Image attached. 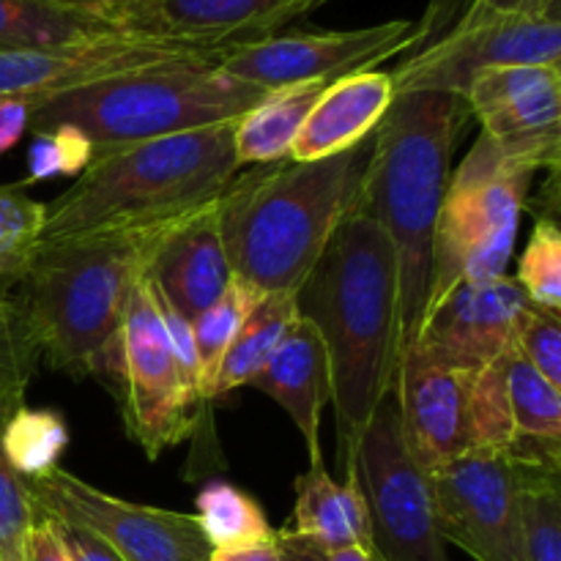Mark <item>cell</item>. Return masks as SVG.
<instances>
[{"label":"cell","instance_id":"1","mask_svg":"<svg viewBox=\"0 0 561 561\" xmlns=\"http://www.w3.org/2000/svg\"><path fill=\"white\" fill-rule=\"evenodd\" d=\"M332 367L340 466L356 474L359 438L398 367V263L381 225L359 206L337 225L296 290Z\"/></svg>","mask_w":561,"mask_h":561},{"label":"cell","instance_id":"2","mask_svg":"<svg viewBox=\"0 0 561 561\" xmlns=\"http://www.w3.org/2000/svg\"><path fill=\"white\" fill-rule=\"evenodd\" d=\"M376 131L316 162L279 159L236 173L217 201L233 277L263 294H296L337 225L359 206Z\"/></svg>","mask_w":561,"mask_h":561},{"label":"cell","instance_id":"3","mask_svg":"<svg viewBox=\"0 0 561 561\" xmlns=\"http://www.w3.org/2000/svg\"><path fill=\"white\" fill-rule=\"evenodd\" d=\"M458 93H394L376 129L359 208L392 241L398 263V356L416 343L431 294L433 233L449 184L455 142L469 118Z\"/></svg>","mask_w":561,"mask_h":561},{"label":"cell","instance_id":"4","mask_svg":"<svg viewBox=\"0 0 561 561\" xmlns=\"http://www.w3.org/2000/svg\"><path fill=\"white\" fill-rule=\"evenodd\" d=\"M181 219L38 244L16 279L22 290L16 305L38 359L77 378L96 373L118 332L131 288Z\"/></svg>","mask_w":561,"mask_h":561},{"label":"cell","instance_id":"5","mask_svg":"<svg viewBox=\"0 0 561 561\" xmlns=\"http://www.w3.org/2000/svg\"><path fill=\"white\" fill-rule=\"evenodd\" d=\"M241 173L233 124L208 126L159 140L93 148L75 184L44 203L38 244L99 230L181 219L219 201Z\"/></svg>","mask_w":561,"mask_h":561},{"label":"cell","instance_id":"6","mask_svg":"<svg viewBox=\"0 0 561 561\" xmlns=\"http://www.w3.org/2000/svg\"><path fill=\"white\" fill-rule=\"evenodd\" d=\"M268 93L266 88L225 75L219 58L179 60L42 99L31 104L27 129L44 131L69 124L93 148L129 146L236 124Z\"/></svg>","mask_w":561,"mask_h":561},{"label":"cell","instance_id":"7","mask_svg":"<svg viewBox=\"0 0 561 561\" xmlns=\"http://www.w3.org/2000/svg\"><path fill=\"white\" fill-rule=\"evenodd\" d=\"M535 173L480 131L444 192L433 233L427 310L460 283H491L507 274Z\"/></svg>","mask_w":561,"mask_h":561},{"label":"cell","instance_id":"8","mask_svg":"<svg viewBox=\"0 0 561 561\" xmlns=\"http://www.w3.org/2000/svg\"><path fill=\"white\" fill-rule=\"evenodd\" d=\"M96 373L113 378L126 436L148 460H157L195 433L203 394L175 362L146 274L131 288L118 332L99 359Z\"/></svg>","mask_w":561,"mask_h":561},{"label":"cell","instance_id":"9","mask_svg":"<svg viewBox=\"0 0 561 561\" xmlns=\"http://www.w3.org/2000/svg\"><path fill=\"white\" fill-rule=\"evenodd\" d=\"M356 474L370 507L376 561H449L431 477L405 444L394 378L359 438Z\"/></svg>","mask_w":561,"mask_h":561},{"label":"cell","instance_id":"10","mask_svg":"<svg viewBox=\"0 0 561 561\" xmlns=\"http://www.w3.org/2000/svg\"><path fill=\"white\" fill-rule=\"evenodd\" d=\"M38 515L75 524L107 542L124 561H208V546L195 515L126 502L66 469L25 480Z\"/></svg>","mask_w":561,"mask_h":561},{"label":"cell","instance_id":"11","mask_svg":"<svg viewBox=\"0 0 561 561\" xmlns=\"http://www.w3.org/2000/svg\"><path fill=\"white\" fill-rule=\"evenodd\" d=\"M561 11L463 16L455 31L389 71L394 93L444 91L466 96L480 71L496 66H559Z\"/></svg>","mask_w":561,"mask_h":561},{"label":"cell","instance_id":"12","mask_svg":"<svg viewBox=\"0 0 561 561\" xmlns=\"http://www.w3.org/2000/svg\"><path fill=\"white\" fill-rule=\"evenodd\" d=\"M427 477L444 542L477 561H524L520 474L507 453L466 449Z\"/></svg>","mask_w":561,"mask_h":561},{"label":"cell","instance_id":"13","mask_svg":"<svg viewBox=\"0 0 561 561\" xmlns=\"http://www.w3.org/2000/svg\"><path fill=\"white\" fill-rule=\"evenodd\" d=\"M427 38V25L409 20L354 27V31L290 33L266 36L241 44L219 58V69L250 85L266 91L301 85V82H332L345 75L373 69Z\"/></svg>","mask_w":561,"mask_h":561},{"label":"cell","instance_id":"14","mask_svg":"<svg viewBox=\"0 0 561 561\" xmlns=\"http://www.w3.org/2000/svg\"><path fill=\"white\" fill-rule=\"evenodd\" d=\"M219 49L201 47L179 38L137 36H99L88 42L58 44L36 49H0V99H25L36 104L58 93L77 91L93 82L157 66L179 64L195 58H222Z\"/></svg>","mask_w":561,"mask_h":561},{"label":"cell","instance_id":"15","mask_svg":"<svg viewBox=\"0 0 561 561\" xmlns=\"http://www.w3.org/2000/svg\"><path fill=\"white\" fill-rule=\"evenodd\" d=\"M469 113L510 157L559 173L561 66H496L471 80Z\"/></svg>","mask_w":561,"mask_h":561},{"label":"cell","instance_id":"16","mask_svg":"<svg viewBox=\"0 0 561 561\" xmlns=\"http://www.w3.org/2000/svg\"><path fill=\"white\" fill-rule=\"evenodd\" d=\"M477 373L442 362L420 345L398 356L394 389L400 422L411 455L425 471L471 449L469 400Z\"/></svg>","mask_w":561,"mask_h":561},{"label":"cell","instance_id":"17","mask_svg":"<svg viewBox=\"0 0 561 561\" xmlns=\"http://www.w3.org/2000/svg\"><path fill=\"white\" fill-rule=\"evenodd\" d=\"M529 299L507 274L491 283H460L422 321L414 345L449 365L482 370L510 354Z\"/></svg>","mask_w":561,"mask_h":561},{"label":"cell","instance_id":"18","mask_svg":"<svg viewBox=\"0 0 561 561\" xmlns=\"http://www.w3.org/2000/svg\"><path fill=\"white\" fill-rule=\"evenodd\" d=\"M307 11L305 0H153L137 11L135 25L146 36L179 38L228 53L274 36V31Z\"/></svg>","mask_w":561,"mask_h":561},{"label":"cell","instance_id":"19","mask_svg":"<svg viewBox=\"0 0 561 561\" xmlns=\"http://www.w3.org/2000/svg\"><path fill=\"white\" fill-rule=\"evenodd\" d=\"M146 277L190 323L222 296L233 272L219 230L217 201L184 217L164 236L148 263Z\"/></svg>","mask_w":561,"mask_h":561},{"label":"cell","instance_id":"20","mask_svg":"<svg viewBox=\"0 0 561 561\" xmlns=\"http://www.w3.org/2000/svg\"><path fill=\"white\" fill-rule=\"evenodd\" d=\"M250 387L283 405L305 438L310 466L323 463L321 411L332 400V367L327 345L310 321L299 318Z\"/></svg>","mask_w":561,"mask_h":561},{"label":"cell","instance_id":"21","mask_svg":"<svg viewBox=\"0 0 561 561\" xmlns=\"http://www.w3.org/2000/svg\"><path fill=\"white\" fill-rule=\"evenodd\" d=\"M394 82L389 71H356L332 80L312 104L294 142L290 159L316 162L365 142L392 107Z\"/></svg>","mask_w":561,"mask_h":561},{"label":"cell","instance_id":"22","mask_svg":"<svg viewBox=\"0 0 561 561\" xmlns=\"http://www.w3.org/2000/svg\"><path fill=\"white\" fill-rule=\"evenodd\" d=\"M285 531L323 553L351 546L376 553L370 507L359 477L337 482L323 463L296 477L294 518Z\"/></svg>","mask_w":561,"mask_h":561},{"label":"cell","instance_id":"23","mask_svg":"<svg viewBox=\"0 0 561 561\" xmlns=\"http://www.w3.org/2000/svg\"><path fill=\"white\" fill-rule=\"evenodd\" d=\"M510 411L515 438L507 455L513 463L561 471V389L548 383L526 359L510 351Z\"/></svg>","mask_w":561,"mask_h":561},{"label":"cell","instance_id":"24","mask_svg":"<svg viewBox=\"0 0 561 561\" xmlns=\"http://www.w3.org/2000/svg\"><path fill=\"white\" fill-rule=\"evenodd\" d=\"M118 33L135 31L107 11L66 0H0V49L58 47Z\"/></svg>","mask_w":561,"mask_h":561},{"label":"cell","instance_id":"25","mask_svg":"<svg viewBox=\"0 0 561 561\" xmlns=\"http://www.w3.org/2000/svg\"><path fill=\"white\" fill-rule=\"evenodd\" d=\"M327 85L329 82H301V85L277 88L250 113L241 115L233 124V148L239 168L288 159L312 104L318 102Z\"/></svg>","mask_w":561,"mask_h":561},{"label":"cell","instance_id":"26","mask_svg":"<svg viewBox=\"0 0 561 561\" xmlns=\"http://www.w3.org/2000/svg\"><path fill=\"white\" fill-rule=\"evenodd\" d=\"M299 318L296 294H263V299L257 301L241 332L230 343L228 354H225L222 365L217 370V378H214L208 400L225 398L233 389L247 387Z\"/></svg>","mask_w":561,"mask_h":561},{"label":"cell","instance_id":"27","mask_svg":"<svg viewBox=\"0 0 561 561\" xmlns=\"http://www.w3.org/2000/svg\"><path fill=\"white\" fill-rule=\"evenodd\" d=\"M195 518L211 548L252 546L274 537L261 504L228 480H208L203 485Z\"/></svg>","mask_w":561,"mask_h":561},{"label":"cell","instance_id":"28","mask_svg":"<svg viewBox=\"0 0 561 561\" xmlns=\"http://www.w3.org/2000/svg\"><path fill=\"white\" fill-rule=\"evenodd\" d=\"M69 447L66 420L53 409H27L25 403L9 416L0 436V449L22 480H36L58 469L60 455Z\"/></svg>","mask_w":561,"mask_h":561},{"label":"cell","instance_id":"29","mask_svg":"<svg viewBox=\"0 0 561 561\" xmlns=\"http://www.w3.org/2000/svg\"><path fill=\"white\" fill-rule=\"evenodd\" d=\"M261 299L263 290L244 283V279L233 277L228 288L222 290V296L192 321L197 359H201L203 398L206 400L211 394L214 378H217V370L222 365L225 354H228L230 343H233L236 334L241 332V327H244V321L250 318V312L255 310Z\"/></svg>","mask_w":561,"mask_h":561},{"label":"cell","instance_id":"30","mask_svg":"<svg viewBox=\"0 0 561 561\" xmlns=\"http://www.w3.org/2000/svg\"><path fill=\"white\" fill-rule=\"evenodd\" d=\"M518 474L524 561H561V471L518 466Z\"/></svg>","mask_w":561,"mask_h":561},{"label":"cell","instance_id":"31","mask_svg":"<svg viewBox=\"0 0 561 561\" xmlns=\"http://www.w3.org/2000/svg\"><path fill=\"white\" fill-rule=\"evenodd\" d=\"M507 365L510 354H504L477 373L469 400L471 449H499V453H507L510 444H513L515 425L513 411H510Z\"/></svg>","mask_w":561,"mask_h":561},{"label":"cell","instance_id":"32","mask_svg":"<svg viewBox=\"0 0 561 561\" xmlns=\"http://www.w3.org/2000/svg\"><path fill=\"white\" fill-rule=\"evenodd\" d=\"M25 398L20 394L0 392V436ZM38 520V510L33 504L27 482L16 474L3 458L0 449V561H27V537Z\"/></svg>","mask_w":561,"mask_h":561},{"label":"cell","instance_id":"33","mask_svg":"<svg viewBox=\"0 0 561 561\" xmlns=\"http://www.w3.org/2000/svg\"><path fill=\"white\" fill-rule=\"evenodd\" d=\"M44 203L25 184H0V283L20 279L42 241Z\"/></svg>","mask_w":561,"mask_h":561},{"label":"cell","instance_id":"34","mask_svg":"<svg viewBox=\"0 0 561 561\" xmlns=\"http://www.w3.org/2000/svg\"><path fill=\"white\" fill-rule=\"evenodd\" d=\"M515 283L529 305L548 312L561 310V230L553 217H537L529 244L520 252Z\"/></svg>","mask_w":561,"mask_h":561},{"label":"cell","instance_id":"35","mask_svg":"<svg viewBox=\"0 0 561 561\" xmlns=\"http://www.w3.org/2000/svg\"><path fill=\"white\" fill-rule=\"evenodd\" d=\"M93 142L69 124L33 131L27 148V184L55 179V175H80L91 164Z\"/></svg>","mask_w":561,"mask_h":561},{"label":"cell","instance_id":"36","mask_svg":"<svg viewBox=\"0 0 561 561\" xmlns=\"http://www.w3.org/2000/svg\"><path fill=\"white\" fill-rule=\"evenodd\" d=\"M36 362L38 351L27 332L20 305L0 296V392L25 398L27 383L36 373Z\"/></svg>","mask_w":561,"mask_h":561},{"label":"cell","instance_id":"37","mask_svg":"<svg viewBox=\"0 0 561 561\" xmlns=\"http://www.w3.org/2000/svg\"><path fill=\"white\" fill-rule=\"evenodd\" d=\"M515 354L529 362L548 383L561 389V318L529 305L515 334Z\"/></svg>","mask_w":561,"mask_h":561},{"label":"cell","instance_id":"38","mask_svg":"<svg viewBox=\"0 0 561 561\" xmlns=\"http://www.w3.org/2000/svg\"><path fill=\"white\" fill-rule=\"evenodd\" d=\"M55 526H58L60 537H64V546L71 561H124L107 542L99 540L96 535H91L82 526L64 524V520H55Z\"/></svg>","mask_w":561,"mask_h":561},{"label":"cell","instance_id":"39","mask_svg":"<svg viewBox=\"0 0 561 561\" xmlns=\"http://www.w3.org/2000/svg\"><path fill=\"white\" fill-rule=\"evenodd\" d=\"M27 561H71L58 526L47 515H38L36 526L31 529V537H27Z\"/></svg>","mask_w":561,"mask_h":561},{"label":"cell","instance_id":"40","mask_svg":"<svg viewBox=\"0 0 561 561\" xmlns=\"http://www.w3.org/2000/svg\"><path fill=\"white\" fill-rule=\"evenodd\" d=\"M31 126V104L25 99H0V157L22 140Z\"/></svg>","mask_w":561,"mask_h":561},{"label":"cell","instance_id":"41","mask_svg":"<svg viewBox=\"0 0 561 561\" xmlns=\"http://www.w3.org/2000/svg\"><path fill=\"white\" fill-rule=\"evenodd\" d=\"M561 9V0H474L466 16H496V14H542Z\"/></svg>","mask_w":561,"mask_h":561},{"label":"cell","instance_id":"42","mask_svg":"<svg viewBox=\"0 0 561 561\" xmlns=\"http://www.w3.org/2000/svg\"><path fill=\"white\" fill-rule=\"evenodd\" d=\"M208 561H285L283 548H279L277 537L263 542H252V546L239 548H214Z\"/></svg>","mask_w":561,"mask_h":561},{"label":"cell","instance_id":"43","mask_svg":"<svg viewBox=\"0 0 561 561\" xmlns=\"http://www.w3.org/2000/svg\"><path fill=\"white\" fill-rule=\"evenodd\" d=\"M66 3L85 5V9H96V11H107V14L118 16L126 27H131V31H135V25H131V16H129V0H66Z\"/></svg>","mask_w":561,"mask_h":561},{"label":"cell","instance_id":"44","mask_svg":"<svg viewBox=\"0 0 561 561\" xmlns=\"http://www.w3.org/2000/svg\"><path fill=\"white\" fill-rule=\"evenodd\" d=\"M323 561H376V553L365 551V548H337V551H329Z\"/></svg>","mask_w":561,"mask_h":561},{"label":"cell","instance_id":"45","mask_svg":"<svg viewBox=\"0 0 561 561\" xmlns=\"http://www.w3.org/2000/svg\"><path fill=\"white\" fill-rule=\"evenodd\" d=\"M305 3H307V9H316V5H321V3H327V0H305Z\"/></svg>","mask_w":561,"mask_h":561}]
</instances>
